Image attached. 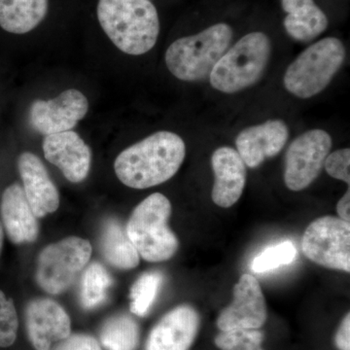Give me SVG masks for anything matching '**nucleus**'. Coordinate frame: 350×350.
<instances>
[{
	"label": "nucleus",
	"instance_id": "7ed1b4c3",
	"mask_svg": "<svg viewBox=\"0 0 350 350\" xmlns=\"http://www.w3.org/2000/svg\"><path fill=\"white\" fill-rule=\"evenodd\" d=\"M232 38V27L221 23L195 36L177 39L167 48L165 64L182 81L204 79L229 48Z\"/></svg>",
	"mask_w": 350,
	"mask_h": 350
},
{
	"label": "nucleus",
	"instance_id": "c756f323",
	"mask_svg": "<svg viewBox=\"0 0 350 350\" xmlns=\"http://www.w3.org/2000/svg\"><path fill=\"white\" fill-rule=\"evenodd\" d=\"M336 345L340 350H350V314L347 313L338 327L335 338Z\"/></svg>",
	"mask_w": 350,
	"mask_h": 350
},
{
	"label": "nucleus",
	"instance_id": "ddd939ff",
	"mask_svg": "<svg viewBox=\"0 0 350 350\" xmlns=\"http://www.w3.org/2000/svg\"><path fill=\"white\" fill-rule=\"evenodd\" d=\"M200 328V317L190 306L170 310L152 329L145 350H189Z\"/></svg>",
	"mask_w": 350,
	"mask_h": 350
},
{
	"label": "nucleus",
	"instance_id": "c85d7f7f",
	"mask_svg": "<svg viewBox=\"0 0 350 350\" xmlns=\"http://www.w3.org/2000/svg\"><path fill=\"white\" fill-rule=\"evenodd\" d=\"M55 350H101V347L96 338L77 334L64 338V342Z\"/></svg>",
	"mask_w": 350,
	"mask_h": 350
},
{
	"label": "nucleus",
	"instance_id": "6e6552de",
	"mask_svg": "<svg viewBox=\"0 0 350 350\" xmlns=\"http://www.w3.org/2000/svg\"><path fill=\"white\" fill-rule=\"evenodd\" d=\"M301 250L324 268L350 271V224L335 216H324L306 228Z\"/></svg>",
	"mask_w": 350,
	"mask_h": 350
},
{
	"label": "nucleus",
	"instance_id": "4468645a",
	"mask_svg": "<svg viewBox=\"0 0 350 350\" xmlns=\"http://www.w3.org/2000/svg\"><path fill=\"white\" fill-rule=\"evenodd\" d=\"M289 137L286 124L282 120H269L261 125L245 129L236 139L237 151L251 169L259 167L268 158L282 150Z\"/></svg>",
	"mask_w": 350,
	"mask_h": 350
},
{
	"label": "nucleus",
	"instance_id": "0eeeda50",
	"mask_svg": "<svg viewBox=\"0 0 350 350\" xmlns=\"http://www.w3.org/2000/svg\"><path fill=\"white\" fill-rule=\"evenodd\" d=\"M91 255L89 241L75 237L47 246L38 259L36 280L39 286L50 294L66 291L86 266Z\"/></svg>",
	"mask_w": 350,
	"mask_h": 350
},
{
	"label": "nucleus",
	"instance_id": "393cba45",
	"mask_svg": "<svg viewBox=\"0 0 350 350\" xmlns=\"http://www.w3.org/2000/svg\"><path fill=\"white\" fill-rule=\"evenodd\" d=\"M297 256V250L290 241L269 246L257 255L252 261L251 269L254 273H264L291 264Z\"/></svg>",
	"mask_w": 350,
	"mask_h": 350
},
{
	"label": "nucleus",
	"instance_id": "bb28decb",
	"mask_svg": "<svg viewBox=\"0 0 350 350\" xmlns=\"http://www.w3.org/2000/svg\"><path fill=\"white\" fill-rule=\"evenodd\" d=\"M18 317L12 300L0 291V347H8L17 338Z\"/></svg>",
	"mask_w": 350,
	"mask_h": 350
},
{
	"label": "nucleus",
	"instance_id": "412c9836",
	"mask_svg": "<svg viewBox=\"0 0 350 350\" xmlns=\"http://www.w3.org/2000/svg\"><path fill=\"white\" fill-rule=\"evenodd\" d=\"M100 243L103 256L113 267L131 269L139 264V254L118 221L105 222Z\"/></svg>",
	"mask_w": 350,
	"mask_h": 350
},
{
	"label": "nucleus",
	"instance_id": "9d476101",
	"mask_svg": "<svg viewBox=\"0 0 350 350\" xmlns=\"http://www.w3.org/2000/svg\"><path fill=\"white\" fill-rule=\"evenodd\" d=\"M89 111L86 96L75 89L63 92L49 100H38L29 109V123L44 135L72 130Z\"/></svg>",
	"mask_w": 350,
	"mask_h": 350
},
{
	"label": "nucleus",
	"instance_id": "dca6fc26",
	"mask_svg": "<svg viewBox=\"0 0 350 350\" xmlns=\"http://www.w3.org/2000/svg\"><path fill=\"white\" fill-rule=\"evenodd\" d=\"M214 184L211 197L216 206L229 208L243 195L246 183V167L238 151L220 147L211 158Z\"/></svg>",
	"mask_w": 350,
	"mask_h": 350
},
{
	"label": "nucleus",
	"instance_id": "1a4fd4ad",
	"mask_svg": "<svg viewBox=\"0 0 350 350\" xmlns=\"http://www.w3.org/2000/svg\"><path fill=\"white\" fill-rule=\"evenodd\" d=\"M332 148L327 131H306L296 138L286 152L284 182L292 191L308 188L319 177Z\"/></svg>",
	"mask_w": 350,
	"mask_h": 350
},
{
	"label": "nucleus",
	"instance_id": "a211bd4d",
	"mask_svg": "<svg viewBox=\"0 0 350 350\" xmlns=\"http://www.w3.org/2000/svg\"><path fill=\"white\" fill-rule=\"evenodd\" d=\"M0 213L9 239L14 243H31L38 236V223L24 189L13 184L2 195Z\"/></svg>",
	"mask_w": 350,
	"mask_h": 350
},
{
	"label": "nucleus",
	"instance_id": "4be33fe9",
	"mask_svg": "<svg viewBox=\"0 0 350 350\" xmlns=\"http://www.w3.org/2000/svg\"><path fill=\"white\" fill-rule=\"evenodd\" d=\"M100 340L107 350H137L139 345V327L133 317L116 315L103 324Z\"/></svg>",
	"mask_w": 350,
	"mask_h": 350
},
{
	"label": "nucleus",
	"instance_id": "2f4dec72",
	"mask_svg": "<svg viewBox=\"0 0 350 350\" xmlns=\"http://www.w3.org/2000/svg\"><path fill=\"white\" fill-rule=\"evenodd\" d=\"M2 243H3V229H2V225L0 223V252H1Z\"/></svg>",
	"mask_w": 350,
	"mask_h": 350
},
{
	"label": "nucleus",
	"instance_id": "9b49d317",
	"mask_svg": "<svg viewBox=\"0 0 350 350\" xmlns=\"http://www.w3.org/2000/svg\"><path fill=\"white\" fill-rule=\"evenodd\" d=\"M268 319L266 300L254 276L244 273L234 287V300L220 312L221 332L234 329H259Z\"/></svg>",
	"mask_w": 350,
	"mask_h": 350
},
{
	"label": "nucleus",
	"instance_id": "f3484780",
	"mask_svg": "<svg viewBox=\"0 0 350 350\" xmlns=\"http://www.w3.org/2000/svg\"><path fill=\"white\" fill-rule=\"evenodd\" d=\"M18 167L25 197L36 217L55 213L59 206V192L40 159L25 152L18 160Z\"/></svg>",
	"mask_w": 350,
	"mask_h": 350
},
{
	"label": "nucleus",
	"instance_id": "423d86ee",
	"mask_svg": "<svg viewBox=\"0 0 350 350\" xmlns=\"http://www.w3.org/2000/svg\"><path fill=\"white\" fill-rule=\"evenodd\" d=\"M345 59V48L340 39H321L288 66L283 78L284 87L298 98H312L330 84Z\"/></svg>",
	"mask_w": 350,
	"mask_h": 350
},
{
	"label": "nucleus",
	"instance_id": "f8f14e48",
	"mask_svg": "<svg viewBox=\"0 0 350 350\" xmlns=\"http://www.w3.org/2000/svg\"><path fill=\"white\" fill-rule=\"evenodd\" d=\"M46 160L56 165L72 183L86 179L91 167L92 152L75 131L46 135L43 142Z\"/></svg>",
	"mask_w": 350,
	"mask_h": 350
},
{
	"label": "nucleus",
	"instance_id": "39448f33",
	"mask_svg": "<svg viewBox=\"0 0 350 350\" xmlns=\"http://www.w3.org/2000/svg\"><path fill=\"white\" fill-rule=\"evenodd\" d=\"M271 56V41L262 32H251L239 39L216 63L211 75V86L234 94L254 85L261 78Z\"/></svg>",
	"mask_w": 350,
	"mask_h": 350
},
{
	"label": "nucleus",
	"instance_id": "5701e85b",
	"mask_svg": "<svg viewBox=\"0 0 350 350\" xmlns=\"http://www.w3.org/2000/svg\"><path fill=\"white\" fill-rule=\"evenodd\" d=\"M112 278L105 267L93 262L82 278L80 301L86 310H93L105 303L107 291L112 285Z\"/></svg>",
	"mask_w": 350,
	"mask_h": 350
},
{
	"label": "nucleus",
	"instance_id": "cd10ccee",
	"mask_svg": "<svg viewBox=\"0 0 350 350\" xmlns=\"http://www.w3.org/2000/svg\"><path fill=\"white\" fill-rule=\"evenodd\" d=\"M324 167L327 174L333 177L350 184V149L344 148L333 152L327 156Z\"/></svg>",
	"mask_w": 350,
	"mask_h": 350
},
{
	"label": "nucleus",
	"instance_id": "20e7f679",
	"mask_svg": "<svg viewBox=\"0 0 350 350\" xmlns=\"http://www.w3.org/2000/svg\"><path fill=\"white\" fill-rule=\"evenodd\" d=\"M170 214L172 204L160 193L142 200L131 213L126 234L146 261H167L178 250V239L167 224Z\"/></svg>",
	"mask_w": 350,
	"mask_h": 350
},
{
	"label": "nucleus",
	"instance_id": "6ab92c4d",
	"mask_svg": "<svg viewBox=\"0 0 350 350\" xmlns=\"http://www.w3.org/2000/svg\"><path fill=\"white\" fill-rule=\"evenodd\" d=\"M282 4L288 14L284 19L285 29L296 40L312 41L328 27L325 13L313 0H282Z\"/></svg>",
	"mask_w": 350,
	"mask_h": 350
},
{
	"label": "nucleus",
	"instance_id": "aec40b11",
	"mask_svg": "<svg viewBox=\"0 0 350 350\" xmlns=\"http://www.w3.org/2000/svg\"><path fill=\"white\" fill-rule=\"evenodd\" d=\"M47 12L48 0H0V27L10 33H27Z\"/></svg>",
	"mask_w": 350,
	"mask_h": 350
},
{
	"label": "nucleus",
	"instance_id": "f03ea898",
	"mask_svg": "<svg viewBox=\"0 0 350 350\" xmlns=\"http://www.w3.org/2000/svg\"><path fill=\"white\" fill-rule=\"evenodd\" d=\"M96 13L101 29L125 54L139 56L155 46L160 20L150 0H100Z\"/></svg>",
	"mask_w": 350,
	"mask_h": 350
},
{
	"label": "nucleus",
	"instance_id": "b1692460",
	"mask_svg": "<svg viewBox=\"0 0 350 350\" xmlns=\"http://www.w3.org/2000/svg\"><path fill=\"white\" fill-rule=\"evenodd\" d=\"M163 278L158 271H151L140 276L131 290V312L144 317L155 301Z\"/></svg>",
	"mask_w": 350,
	"mask_h": 350
},
{
	"label": "nucleus",
	"instance_id": "f257e3e1",
	"mask_svg": "<svg viewBox=\"0 0 350 350\" xmlns=\"http://www.w3.org/2000/svg\"><path fill=\"white\" fill-rule=\"evenodd\" d=\"M185 154V144L178 135L158 131L120 153L115 161V172L128 187H154L174 176Z\"/></svg>",
	"mask_w": 350,
	"mask_h": 350
},
{
	"label": "nucleus",
	"instance_id": "a878e982",
	"mask_svg": "<svg viewBox=\"0 0 350 350\" xmlns=\"http://www.w3.org/2000/svg\"><path fill=\"white\" fill-rule=\"evenodd\" d=\"M264 333L258 329H234L221 332L215 338V345L221 350H264Z\"/></svg>",
	"mask_w": 350,
	"mask_h": 350
},
{
	"label": "nucleus",
	"instance_id": "7c9ffc66",
	"mask_svg": "<svg viewBox=\"0 0 350 350\" xmlns=\"http://www.w3.org/2000/svg\"><path fill=\"white\" fill-rule=\"evenodd\" d=\"M337 213L342 220L349 222L350 221V191H347L344 197L338 200L337 204Z\"/></svg>",
	"mask_w": 350,
	"mask_h": 350
},
{
	"label": "nucleus",
	"instance_id": "2eb2a0df",
	"mask_svg": "<svg viewBox=\"0 0 350 350\" xmlns=\"http://www.w3.org/2000/svg\"><path fill=\"white\" fill-rule=\"evenodd\" d=\"M27 327L29 340L38 350H50L53 342L70 336V319L56 301L38 299L27 308Z\"/></svg>",
	"mask_w": 350,
	"mask_h": 350
}]
</instances>
